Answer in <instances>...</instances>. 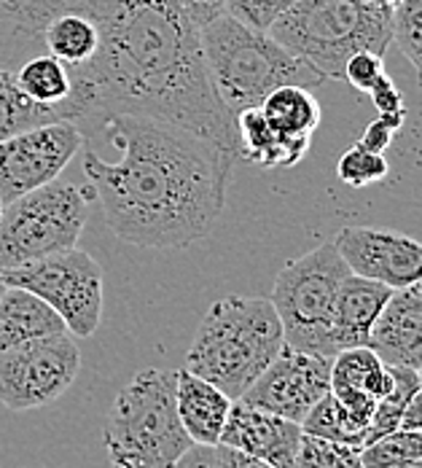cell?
Returning a JSON list of instances; mask_svg holds the SVG:
<instances>
[{
    "instance_id": "obj_1",
    "label": "cell",
    "mask_w": 422,
    "mask_h": 468,
    "mask_svg": "<svg viewBox=\"0 0 422 468\" xmlns=\"http://www.w3.org/2000/svg\"><path fill=\"white\" fill-rule=\"evenodd\" d=\"M73 11L94 22L97 48L87 62L68 68L70 122L105 113L156 116L239 159L237 122L210 84L202 30L175 0H81Z\"/></svg>"
},
{
    "instance_id": "obj_2",
    "label": "cell",
    "mask_w": 422,
    "mask_h": 468,
    "mask_svg": "<svg viewBox=\"0 0 422 468\" xmlns=\"http://www.w3.org/2000/svg\"><path fill=\"white\" fill-rule=\"evenodd\" d=\"M100 127L119 145V162L84 154V173L111 232L141 248H186L207 237L227 205L237 154L141 113H105Z\"/></svg>"
},
{
    "instance_id": "obj_3",
    "label": "cell",
    "mask_w": 422,
    "mask_h": 468,
    "mask_svg": "<svg viewBox=\"0 0 422 468\" xmlns=\"http://www.w3.org/2000/svg\"><path fill=\"white\" fill-rule=\"evenodd\" d=\"M282 347L285 336L272 299L227 296L205 313L186 353V369L237 401Z\"/></svg>"
},
{
    "instance_id": "obj_4",
    "label": "cell",
    "mask_w": 422,
    "mask_h": 468,
    "mask_svg": "<svg viewBox=\"0 0 422 468\" xmlns=\"http://www.w3.org/2000/svg\"><path fill=\"white\" fill-rule=\"evenodd\" d=\"M202 54L210 84L232 116L258 108L267 94L288 84L315 90L326 81L323 73L269 33L253 30L229 14L202 27Z\"/></svg>"
},
{
    "instance_id": "obj_5",
    "label": "cell",
    "mask_w": 422,
    "mask_h": 468,
    "mask_svg": "<svg viewBox=\"0 0 422 468\" xmlns=\"http://www.w3.org/2000/svg\"><path fill=\"white\" fill-rule=\"evenodd\" d=\"M269 36L307 59L323 79H344L358 51L385 54L393 41V8L369 0H293Z\"/></svg>"
},
{
    "instance_id": "obj_6",
    "label": "cell",
    "mask_w": 422,
    "mask_h": 468,
    "mask_svg": "<svg viewBox=\"0 0 422 468\" xmlns=\"http://www.w3.org/2000/svg\"><path fill=\"white\" fill-rule=\"evenodd\" d=\"M173 369H141L113 399L102 425L111 468H170L188 447Z\"/></svg>"
},
{
    "instance_id": "obj_7",
    "label": "cell",
    "mask_w": 422,
    "mask_h": 468,
    "mask_svg": "<svg viewBox=\"0 0 422 468\" xmlns=\"http://www.w3.org/2000/svg\"><path fill=\"white\" fill-rule=\"evenodd\" d=\"M350 275L333 242L288 261L275 278L272 304L288 347L333 358V304L342 281Z\"/></svg>"
},
{
    "instance_id": "obj_8",
    "label": "cell",
    "mask_w": 422,
    "mask_h": 468,
    "mask_svg": "<svg viewBox=\"0 0 422 468\" xmlns=\"http://www.w3.org/2000/svg\"><path fill=\"white\" fill-rule=\"evenodd\" d=\"M87 194L73 184L51 181L3 205L0 272L73 248L87 227Z\"/></svg>"
},
{
    "instance_id": "obj_9",
    "label": "cell",
    "mask_w": 422,
    "mask_h": 468,
    "mask_svg": "<svg viewBox=\"0 0 422 468\" xmlns=\"http://www.w3.org/2000/svg\"><path fill=\"white\" fill-rule=\"evenodd\" d=\"M5 285L44 299L73 336H92L102 318V267L81 248H65L14 270H3Z\"/></svg>"
},
{
    "instance_id": "obj_10",
    "label": "cell",
    "mask_w": 422,
    "mask_h": 468,
    "mask_svg": "<svg viewBox=\"0 0 422 468\" xmlns=\"http://www.w3.org/2000/svg\"><path fill=\"white\" fill-rule=\"evenodd\" d=\"M81 350L68 331L25 342L0 356V404L11 412L41 410L76 382Z\"/></svg>"
},
{
    "instance_id": "obj_11",
    "label": "cell",
    "mask_w": 422,
    "mask_h": 468,
    "mask_svg": "<svg viewBox=\"0 0 422 468\" xmlns=\"http://www.w3.org/2000/svg\"><path fill=\"white\" fill-rule=\"evenodd\" d=\"M81 145L84 133L70 119L48 122L0 141V202L8 205L51 184Z\"/></svg>"
},
{
    "instance_id": "obj_12",
    "label": "cell",
    "mask_w": 422,
    "mask_h": 468,
    "mask_svg": "<svg viewBox=\"0 0 422 468\" xmlns=\"http://www.w3.org/2000/svg\"><path fill=\"white\" fill-rule=\"evenodd\" d=\"M331 390V358L304 353L296 347H282L278 358L261 372V377L242 393V399L256 410L280 415L301 425L307 412Z\"/></svg>"
},
{
    "instance_id": "obj_13",
    "label": "cell",
    "mask_w": 422,
    "mask_h": 468,
    "mask_svg": "<svg viewBox=\"0 0 422 468\" xmlns=\"http://www.w3.org/2000/svg\"><path fill=\"white\" fill-rule=\"evenodd\" d=\"M353 275L382 282L393 291L422 281V242L409 234L376 227H344L333 239Z\"/></svg>"
},
{
    "instance_id": "obj_14",
    "label": "cell",
    "mask_w": 422,
    "mask_h": 468,
    "mask_svg": "<svg viewBox=\"0 0 422 468\" xmlns=\"http://www.w3.org/2000/svg\"><path fill=\"white\" fill-rule=\"evenodd\" d=\"M299 441H301L299 422L256 410L245 401H232L218 444H227L275 468H293Z\"/></svg>"
},
{
    "instance_id": "obj_15",
    "label": "cell",
    "mask_w": 422,
    "mask_h": 468,
    "mask_svg": "<svg viewBox=\"0 0 422 468\" xmlns=\"http://www.w3.org/2000/svg\"><path fill=\"white\" fill-rule=\"evenodd\" d=\"M390 388V367L366 345L347 347L331 358V396L339 401L353 425L364 433L372 422L379 399L387 396Z\"/></svg>"
},
{
    "instance_id": "obj_16",
    "label": "cell",
    "mask_w": 422,
    "mask_h": 468,
    "mask_svg": "<svg viewBox=\"0 0 422 468\" xmlns=\"http://www.w3.org/2000/svg\"><path fill=\"white\" fill-rule=\"evenodd\" d=\"M369 350L387 364L404 369H422V293L412 288L393 291L382 307L366 342Z\"/></svg>"
},
{
    "instance_id": "obj_17",
    "label": "cell",
    "mask_w": 422,
    "mask_h": 468,
    "mask_svg": "<svg viewBox=\"0 0 422 468\" xmlns=\"http://www.w3.org/2000/svg\"><path fill=\"white\" fill-rule=\"evenodd\" d=\"M390 293L393 288L353 272L342 281L333 304V328H331L336 353L347 347H364L369 342V334L382 307L387 304Z\"/></svg>"
},
{
    "instance_id": "obj_18",
    "label": "cell",
    "mask_w": 422,
    "mask_h": 468,
    "mask_svg": "<svg viewBox=\"0 0 422 468\" xmlns=\"http://www.w3.org/2000/svg\"><path fill=\"white\" fill-rule=\"evenodd\" d=\"M175 404H178V418L194 444L221 441V431L232 410V399L224 390H218L213 382L188 369H181L175 375Z\"/></svg>"
},
{
    "instance_id": "obj_19",
    "label": "cell",
    "mask_w": 422,
    "mask_h": 468,
    "mask_svg": "<svg viewBox=\"0 0 422 468\" xmlns=\"http://www.w3.org/2000/svg\"><path fill=\"white\" fill-rule=\"evenodd\" d=\"M62 331H68L65 321L44 299L25 288L5 285V291L0 293V356L25 342Z\"/></svg>"
},
{
    "instance_id": "obj_20",
    "label": "cell",
    "mask_w": 422,
    "mask_h": 468,
    "mask_svg": "<svg viewBox=\"0 0 422 468\" xmlns=\"http://www.w3.org/2000/svg\"><path fill=\"white\" fill-rule=\"evenodd\" d=\"M237 141H239V159L253 162L258 167H293L310 151V141L282 138L280 133L264 119L258 108L239 111L235 116Z\"/></svg>"
},
{
    "instance_id": "obj_21",
    "label": "cell",
    "mask_w": 422,
    "mask_h": 468,
    "mask_svg": "<svg viewBox=\"0 0 422 468\" xmlns=\"http://www.w3.org/2000/svg\"><path fill=\"white\" fill-rule=\"evenodd\" d=\"M258 111L282 138H293V141H312V133L321 127L323 119L321 102L315 100L312 90L293 87V84L267 94Z\"/></svg>"
},
{
    "instance_id": "obj_22",
    "label": "cell",
    "mask_w": 422,
    "mask_h": 468,
    "mask_svg": "<svg viewBox=\"0 0 422 468\" xmlns=\"http://www.w3.org/2000/svg\"><path fill=\"white\" fill-rule=\"evenodd\" d=\"M70 119L65 105H41L19 90L16 76L0 65V141L48 122Z\"/></svg>"
},
{
    "instance_id": "obj_23",
    "label": "cell",
    "mask_w": 422,
    "mask_h": 468,
    "mask_svg": "<svg viewBox=\"0 0 422 468\" xmlns=\"http://www.w3.org/2000/svg\"><path fill=\"white\" fill-rule=\"evenodd\" d=\"M81 0H0V41L8 44H36L44 36L48 22L73 11Z\"/></svg>"
},
{
    "instance_id": "obj_24",
    "label": "cell",
    "mask_w": 422,
    "mask_h": 468,
    "mask_svg": "<svg viewBox=\"0 0 422 468\" xmlns=\"http://www.w3.org/2000/svg\"><path fill=\"white\" fill-rule=\"evenodd\" d=\"M41 44L48 48L51 57H57L68 68H76L94 54L97 27L81 11H62L44 27Z\"/></svg>"
},
{
    "instance_id": "obj_25",
    "label": "cell",
    "mask_w": 422,
    "mask_h": 468,
    "mask_svg": "<svg viewBox=\"0 0 422 468\" xmlns=\"http://www.w3.org/2000/svg\"><path fill=\"white\" fill-rule=\"evenodd\" d=\"M14 76L19 90L41 105H65V100L73 92V79L68 65L51 54L30 57Z\"/></svg>"
},
{
    "instance_id": "obj_26",
    "label": "cell",
    "mask_w": 422,
    "mask_h": 468,
    "mask_svg": "<svg viewBox=\"0 0 422 468\" xmlns=\"http://www.w3.org/2000/svg\"><path fill=\"white\" fill-rule=\"evenodd\" d=\"M301 431L312 433V436H321V439H331V441H342V444L358 447V450L366 447V433L353 425V420L347 418V412L331 396V390L307 412V418L301 420Z\"/></svg>"
},
{
    "instance_id": "obj_27",
    "label": "cell",
    "mask_w": 422,
    "mask_h": 468,
    "mask_svg": "<svg viewBox=\"0 0 422 468\" xmlns=\"http://www.w3.org/2000/svg\"><path fill=\"white\" fill-rule=\"evenodd\" d=\"M422 458V431L398 428L361 450L364 468H396Z\"/></svg>"
},
{
    "instance_id": "obj_28",
    "label": "cell",
    "mask_w": 422,
    "mask_h": 468,
    "mask_svg": "<svg viewBox=\"0 0 422 468\" xmlns=\"http://www.w3.org/2000/svg\"><path fill=\"white\" fill-rule=\"evenodd\" d=\"M293 468H364V463H361L358 447L321 439V436L301 431V441H299Z\"/></svg>"
},
{
    "instance_id": "obj_29",
    "label": "cell",
    "mask_w": 422,
    "mask_h": 468,
    "mask_svg": "<svg viewBox=\"0 0 422 468\" xmlns=\"http://www.w3.org/2000/svg\"><path fill=\"white\" fill-rule=\"evenodd\" d=\"M336 173H339V181L347 184L353 188L372 186L379 184L390 176V165L382 154L364 148L361 143H355L353 148H347L336 165Z\"/></svg>"
},
{
    "instance_id": "obj_30",
    "label": "cell",
    "mask_w": 422,
    "mask_h": 468,
    "mask_svg": "<svg viewBox=\"0 0 422 468\" xmlns=\"http://www.w3.org/2000/svg\"><path fill=\"white\" fill-rule=\"evenodd\" d=\"M393 41L422 81V0H398L393 8Z\"/></svg>"
},
{
    "instance_id": "obj_31",
    "label": "cell",
    "mask_w": 422,
    "mask_h": 468,
    "mask_svg": "<svg viewBox=\"0 0 422 468\" xmlns=\"http://www.w3.org/2000/svg\"><path fill=\"white\" fill-rule=\"evenodd\" d=\"M293 0H227L224 3V14L235 16L237 22L269 33V27L278 22L282 11L290 5Z\"/></svg>"
},
{
    "instance_id": "obj_32",
    "label": "cell",
    "mask_w": 422,
    "mask_h": 468,
    "mask_svg": "<svg viewBox=\"0 0 422 468\" xmlns=\"http://www.w3.org/2000/svg\"><path fill=\"white\" fill-rule=\"evenodd\" d=\"M387 76L385 70V59L382 54H375V51H358L347 59L344 65V79L350 87H355L358 92H372L376 84Z\"/></svg>"
},
{
    "instance_id": "obj_33",
    "label": "cell",
    "mask_w": 422,
    "mask_h": 468,
    "mask_svg": "<svg viewBox=\"0 0 422 468\" xmlns=\"http://www.w3.org/2000/svg\"><path fill=\"white\" fill-rule=\"evenodd\" d=\"M404 122H406V108L404 111H393V113H379L375 122L364 130V135H361L358 143L364 148H369V151L385 154V148L396 141V133L404 127Z\"/></svg>"
},
{
    "instance_id": "obj_34",
    "label": "cell",
    "mask_w": 422,
    "mask_h": 468,
    "mask_svg": "<svg viewBox=\"0 0 422 468\" xmlns=\"http://www.w3.org/2000/svg\"><path fill=\"white\" fill-rule=\"evenodd\" d=\"M170 468H224L218 444H191Z\"/></svg>"
},
{
    "instance_id": "obj_35",
    "label": "cell",
    "mask_w": 422,
    "mask_h": 468,
    "mask_svg": "<svg viewBox=\"0 0 422 468\" xmlns=\"http://www.w3.org/2000/svg\"><path fill=\"white\" fill-rule=\"evenodd\" d=\"M175 3L186 11L188 19L202 30L205 25H210L213 19H218L224 14L227 0H175Z\"/></svg>"
},
{
    "instance_id": "obj_36",
    "label": "cell",
    "mask_w": 422,
    "mask_h": 468,
    "mask_svg": "<svg viewBox=\"0 0 422 468\" xmlns=\"http://www.w3.org/2000/svg\"><path fill=\"white\" fill-rule=\"evenodd\" d=\"M372 102H375L376 113H393V111H404V94L398 92V87L393 84L390 76H385L375 90H372Z\"/></svg>"
},
{
    "instance_id": "obj_37",
    "label": "cell",
    "mask_w": 422,
    "mask_h": 468,
    "mask_svg": "<svg viewBox=\"0 0 422 468\" xmlns=\"http://www.w3.org/2000/svg\"><path fill=\"white\" fill-rule=\"evenodd\" d=\"M398 428H406V431H422V385L415 390V396L406 401L404 415H401V425H398Z\"/></svg>"
},
{
    "instance_id": "obj_38",
    "label": "cell",
    "mask_w": 422,
    "mask_h": 468,
    "mask_svg": "<svg viewBox=\"0 0 422 468\" xmlns=\"http://www.w3.org/2000/svg\"><path fill=\"white\" fill-rule=\"evenodd\" d=\"M218 447H221L224 468H275L269 466V463H264V461H258V458H250V455L239 452V450H232L227 444H218Z\"/></svg>"
},
{
    "instance_id": "obj_39",
    "label": "cell",
    "mask_w": 422,
    "mask_h": 468,
    "mask_svg": "<svg viewBox=\"0 0 422 468\" xmlns=\"http://www.w3.org/2000/svg\"><path fill=\"white\" fill-rule=\"evenodd\" d=\"M369 3H379V5H387V8H396L398 0H369Z\"/></svg>"
},
{
    "instance_id": "obj_40",
    "label": "cell",
    "mask_w": 422,
    "mask_h": 468,
    "mask_svg": "<svg viewBox=\"0 0 422 468\" xmlns=\"http://www.w3.org/2000/svg\"><path fill=\"white\" fill-rule=\"evenodd\" d=\"M396 468H422V458L412 461V463H404V466H396Z\"/></svg>"
},
{
    "instance_id": "obj_41",
    "label": "cell",
    "mask_w": 422,
    "mask_h": 468,
    "mask_svg": "<svg viewBox=\"0 0 422 468\" xmlns=\"http://www.w3.org/2000/svg\"><path fill=\"white\" fill-rule=\"evenodd\" d=\"M5 291V282H3V278H0V293Z\"/></svg>"
},
{
    "instance_id": "obj_42",
    "label": "cell",
    "mask_w": 422,
    "mask_h": 468,
    "mask_svg": "<svg viewBox=\"0 0 422 468\" xmlns=\"http://www.w3.org/2000/svg\"><path fill=\"white\" fill-rule=\"evenodd\" d=\"M415 288H417V291H420V293H422V281L417 282V285H415Z\"/></svg>"
},
{
    "instance_id": "obj_43",
    "label": "cell",
    "mask_w": 422,
    "mask_h": 468,
    "mask_svg": "<svg viewBox=\"0 0 422 468\" xmlns=\"http://www.w3.org/2000/svg\"><path fill=\"white\" fill-rule=\"evenodd\" d=\"M420 385H422V369H420Z\"/></svg>"
},
{
    "instance_id": "obj_44",
    "label": "cell",
    "mask_w": 422,
    "mask_h": 468,
    "mask_svg": "<svg viewBox=\"0 0 422 468\" xmlns=\"http://www.w3.org/2000/svg\"><path fill=\"white\" fill-rule=\"evenodd\" d=\"M0 210H3V202H0Z\"/></svg>"
}]
</instances>
